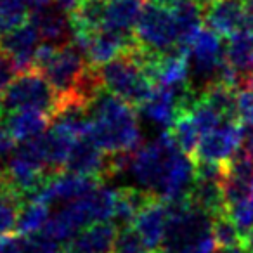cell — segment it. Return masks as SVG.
<instances>
[{
    "mask_svg": "<svg viewBox=\"0 0 253 253\" xmlns=\"http://www.w3.org/2000/svg\"><path fill=\"white\" fill-rule=\"evenodd\" d=\"M130 173L141 189L162 201H182L194 184L196 165L182 153L172 135L163 132L155 141L139 146L132 155Z\"/></svg>",
    "mask_w": 253,
    "mask_h": 253,
    "instance_id": "cell-1",
    "label": "cell"
},
{
    "mask_svg": "<svg viewBox=\"0 0 253 253\" xmlns=\"http://www.w3.org/2000/svg\"><path fill=\"white\" fill-rule=\"evenodd\" d=\"M88 115L92 120V137L104 153L116 155L139 148L141 130L137 115L130 104L102 90L88 106Z\"/></svg>",
    "mask_w": 253,
    "mask_h": 253,
    "instance_id": "cell-2",
    "label": "cell"
},
{
    "mask_svg": "<svg viewBox=\"0 0 253 253\" xmlns=\"http://www.w3.org/2000/svg\"><path fill=\"white\" fill-rule=\"evenodd\" d=\"M211 224L213 217L191 205L187 198L182 201L169 203V222L160 252L182 253L207 241L208 238H213Z\"/></svg>",
    "mask_w": 253,
    "mask_h": 253,
    "instance_id": "cell-3",
    "label": "cell"
},
{
    "mask_svg": "<svg viewBox=\"0 0 253 253\" xmlns=\"http://www.w3.org/2000/svg\"><path fill=\"white\" fill-rule=\"evenodd\" d=\"M99 73L104 90L111 92L113 95L135 108L144 104L155 90V82L135 59L132 50L99 66Z\"/></svg>",
    "mask_w": 253,
    "mask_h": 253,
    "instance_id": "cell-4",
    "label": "cell"
},
{
    "mask_svg": "<svg viewBox=\"0 0 253 253\" xmlns=\"http://www.w3.org/2000/svg\"><path fill=\"white\" fill-rule=\"evenodd\" d=\"M59 95L37 68L19 71L2 94V113L39 111L50 116L57 109Z\"/></svg>",
    "mask_w": 253,
    "mask_h": 253,
    "instance_id": "cell-5",
    "label": "cell"
},
{
    "mask_svg": "<svg viewBox=\"0 0 253 253\" xmlns=\"http://www.w3.org/2000/svg\"><path fill=\"white\" fill-rule=\"evenodd\" d=\"M222 37L208 28H201L200 33L186 47L187 63L191 71V88L198 95L217 82H224L225 73V45Z\"/></svg>",
    "mask_w": 253,
    "mask_h": 253,
    "instance_id": "cell-6",
    "label": "cell"
},
{
    "mask_svg": "<svg viewBox=\"0 0 253 253\" xmlns=\"http://www.w3.org/2000/svg\"><path fill=\"white\" fill-rule=\"evenodd\" d=\"M87 66V57L75 43L64 47H50L43 43L35 63V68L47 78L59 97H66L73 92L75 84Z\"/></svg>",
    "mask_w": 253,
    "mask_h": 253,
    "instance_id": "cell-7",
    "label": "cell"
},
{
    "mask_svg": "<svg viewBox=\"0 0 253 253\" xmlns=\"http://www.w3.org/2000/svg\"><path fill=\"white\" fill-rule=\"evenodd\" d=\"M134 35L142 49L156 54L184 49L172 9L153 2H146Z\"/></svg>",
    "mask_w": 253,
    "mask_h": 253,
    "instance_id": "cell-8",
    "label": "cell"
},
{
    "mask_svg": "<svg viewBox=\"0 0 253 253\" xmlns=\"http://www.w3.org/2000/svg\"><path fill=\"white\" fill-rule=\"evenodd\" d=\"M246 137L245 126L238 122H222L215 130L205 134L200 139V144L196 148L193 160L196 162H207V163H218L224 165L229 160L239 153L243 141Z\"/></svg>",
    "mask_w": 253,
    "mask_h": 253,
    "instance_id": "cell-9",
    "label": "cell"
},
{
    "mask_svg": "<svg viewBox=\"0 0 253 253\" xmlns=\"http://www.w3.org/2000/svg\"><path fill=\"white\" fill-rule=\"evenodd\" d=\"M64 172L94 177L97 180L109 179V155L99 148L92 132L75 141Z\"/></svg>",
    "mask_w": 253,
    "mask_h": 253,
    "instance_id": "cell-10",
    "label": "cell"
},
{
    "mask_svg": "<svg viewBox=\"0 0 253 253\" xmlns=\"http://www.w3.org/2000/svg\"><path fill=\"white\" fill-rule=\"evenodd\" d=\"M203 18L208 30L218 37L231 39L232 35L246 30V0H213L205 7Z\"/></svg>",
    "mask_w": 253,
    "mask_h": 253,
    "instance_id": "cell-11",
    "label": "cell"
},
{
    "mask_svg": "<svg viewBox=\"0 0 253 253\" xmlns=\"http://www.w3.org/2000/svg\"><path fill=\"white\" fill-rule=\"evenodd\" d=\"M101 180L94 177L78 175V173L61 172L57 175L50 177L47 186L43 187L39 201H43L45 205H66L78 198L85 196L90 191H94L97 186H101Z\"/></svg>",
    "mask_w": 253,
    "mask_h": 253,
    "instance_id": "cell-12",
    "label": "cell"
},
{
    "mask_svg": "<svg viewBox=\"0 0 253 253\" xmlns=\"http://www.w3.org/2000/svg\"><path fill=\"white\" fill-rule=\"evenodd\" d=\"M30 21L35 25L40 39L45 45L64 47L73 42V21L71 14L59 5L50 4L49 7L33 12Z\"/></svg>",
    "mask_w": 253,
    "mask_h": 253,
    "instance_id": "cell-13",
    "label": "cell"
},
{
    "mask_svg": "<svg viewBox=\"0 0 253 253\" xmlns=\"http://www.w3.org/2000/svg\"><path fill=\"white\" fill-rule=\"evenodd\" d=\"M43 45L35 25L28 21L21 28L0 37V47L12 57L19 71H26L35 68L37 56L40 47Z\"/></svg>",
    "mask_w": 253,
    "mask_h": 253,
    "instance_id": "cell-14",
    "label": "cell"
},
{
    "mask_svg": "<svg viewBox=\"0 0 253 253\" xmlns=\"http://www.w3.org/2000/svg\"><path fill=\"white\" fill-rule=\"evenodd\" d=\"M118 229L113 222H99L75 234L64 245V253H111Z\"/></svg>",
    "mask_w": 253,
    "mask_h": 253,
    "instance_id": "cell-15",
    "label": "cell"
},
{
    "mask_svg": "<svg viewBox=\"0 0 253 253\" xmlns=\"http://www.w3.org/2000/svg\"><path fill=\"white\" fill-rule=\"evenodd\" d=\"M146 2L148 0H109L106 2L102 28L122 33V35H134Z\"/></svg>",
    "mask_w": 253,
    "mask_h": 253,
    "instance_id": "cell-16",
    "label": "cell"
},
{
    "mask_svg": "<svg viewBox=\"0 0 253 253\" xmlns=\"http://www.w3.org/2000/svg\"><path fill=\"white\" fill-rule=\"evenodd\" d=\"M225 63L236 78V88L253 73V30H243L225 43Z\"/></svg>",
    "mask_w": 253,
    "mask_h": 253,
    "instance_id": "cell-17",
    "label": "cell"
},
{
    "mask_svg": "<svg viewBox=\"0 0 253 253\" xmlns=\"http://www.w3.org/2000/svg\"><path fill=\"white\" fill-rule=\"evenodd\" d=\"M167 222H169V203L162 200H155L149 203L135 218L134 227L139 231L146 245L153 252H160L165 236Z\"/></svg>",
    "mask_w": 253,
    "mask_h": 253,
    "instance_id": "cell-18",
    "label": "cell"
},
{
    "mask_svg": "<svg viewBox=\"0 0 253 253\" xmlns=\"http://www.w3.org/2000/svg\"><path fill=\"white\" fill-rule=\"evenodd\" d=\"M50 122H52L50 116L39 111L2 113V118H0V125L4 126L14 142L28 141V139L43 134L49 128Z\"/></svg>",
    "mask_w": 253,
    "mask_h": 253,
    "instance_id": "cell-19",
    "label": "cell"
},
{
    "mask_svg": "<svg viewBox=\"0 0 253 253\" xmlns=\"http://www.w3.org/2000/svg\"><path fill=\"white\" fill-rule=\"evenodd\" d=\"M158 198L151 196L141 187H122L116 189V205L113 213V224L116 229L130 227L142 210Z\"/></svg>",
    "mask_w": 253,
    "mask_h": 253,
    "instance_id": "cell-20",
    "label": "cell"
},
{
    "mask_svg": "<svg viewBox=\"0 0 253 253\" xmlns=\"http://www.w3.org/2000/svg\"><path fill=\"white\" fill-rule=\"evenodd\" d=\"M175 16L177 26L180 32V40H182V47L186 49L191 43V40L200 33L201 25H203L205 18L201 7L191 0H179L173 7H170Z\"/></svg>",
    "mask_w": 253,
    "mask_h": 253,
    "instance_id": "cell-21",
    "label": "cell"
},
{
    "mask_svg": "<svg viewBox=\"0 0 253 253\" xmlns=\"http://www.w3.org/2000/svg\"><path fill=\"white\" fill-rule=\"evenodd\" d=\"M49 208V205H45L43 201H26V203H23L18 218V227H16V236L28 238V236L39 234L50 218Z\"/></svg>",
    "mask_w": 253,
    "mask_h": 253,
    "instance_id": "cell-22",
    "label": "cell"
},
{
    "mask_svg": "<svg viewBox=\"0 0 253 253\" xmlns=\"http://www.w3.org/2000/svg\"><path fill=\"white\" fill-rule=\"evenodd\" d=\"M21 207L23 200L16 191L7 186H0V238L16 234Z\"/></svg>",
    "mask_w": 253,
    "mask_h": 253,
    "instance_id": "cell-23",
    "label": "cell"
},
{
    "mask_svg": "<svg viewBox=\"0 0 253 253\" xmlns=\"http://www.w3.org/2000/svg\"><path fill=\"white\" fill-rule=\"evenodd\" d=\"M169 134L172 135V139L175 141V144L179 146V149L186 155H189L191 158L196 153V148L200 144V132H198L196 125H194L193 118H191L189 111H180L179 116L175 118V122L172 123V126L169 128Z\"/></svg>",
    "mask_w": 253,
    "mask_h": 253,
    "instance_id": "cell-24",
    "label": "cell"
},
{
    "mask_svg": "<svg viewBox=\"0 0 253 253\" xmlns=\"http://www.w3.org/2000/svg\"><path fill=\"white\" fill-rule=\"evenodd\" d=\"M211 234L220 248H243V234L239 232L234 220L229 217L227 210L213 217Z\"/></svg>",
    "mask_w": 253,
    "mask_h": 253,
    "instance_id": "cell-25",
    "label": "cell"
},
{
    "mask_svg": "<svg viewBox=\"0 0 253 253\" xmlns=\"http://www.w3.org/2000/svg\"><path fill=\"white\" fill-rule=\"evenodd\" d=\"M28 12L23 0H0V37L26 25L30 21Z\"/></svg>",
    "mask_w": 253,
    "mask_h": 253,
    "instance_id": "cell-26",
    "label": "cell"
},
{
    "mask_svg": "<svg viewBox=\"0 0 253 253\" xmlns=\"http://www.w3.org/2000/svg\"><path fill=\"white\" fill-rule=\"evenodd\" d=\"M189 115H191V118H193L194 125H196L201 137H203L205 134H208V132L215 130V128L224 122L215 109H211L207 102L201 101V97H198L196 102L191 106Z\"/></svg>",
    "mask_w": 253,
    "mask_h": 253,
    "instance_id": "cell-27",
    "label": "cell"
},
{
    "mask_svg": "<svg viewBox=\"0 0 253 253\" xmlns=\"http://www.w3.org/2000/svg\"><path fill=\"white\" fill-rule=\"evenodd\" d=\"M115 253H155L146 241L142 239V236L139 234V231L130 225V227L118 229L115 241Z\"/></svg>",
    "mask_w": 253,
    "mask_h": 253,
    "instance_id": "cell-28",
    "label": "cell"
},
{
    "mask_svg": "<svg viewBox=\"0 0 253 253\" xmlns=\"http://www.w3.org/2000/svg\"><path fill=\"white\" fill-rule=\"evenodd\" d=\"M236 113H238V122L243 126L250 128L253 126V85L243 84L236 88Z\"/></svg>",
    "mask_w": 253,
    "mask_h": 253,
    "instance_id": "cell-29",
    "label": "cell"
},
{
    "mask_svg": "<svg viewBox=\"0 0 253 253\" xmlns=\"http://www.w3.org/2000/svg\"><path fill=\"white\" fill-rule=\"evenodd\" d=\"M227 211L229 217L234 220L239 232L243 234V239H245V236L253 231V198L250 196L248 200L241 201V203L227 207Z\"/></svg>",
    "mask_w": 253,
    "mask_h": 253,
    "instance_id": "cell-30",
    "label": "cell"
},
{
    "mask_svg": "<svg viewBox=\"0 0 253 253\" xmlns=\"http://www.w3.org/2000/svg\"><path fill=\"white\" fill-rule=\"evenodd\" d=\"M23 245L25 253H59V245L42 232L23 238Z\"/></svg>",
    "mask_w": 253,
    "mask_h": 253,
    "instance_id": "cell-31",
    "label": "cell"
},
{
    "mask_svg": "<svg viewBox=\"0 0 253 253\" xmlns=\"http://www.w3.org/2000/svg\"><path fill=\"white\" fill-rule=\"evenodd\" d=\"M18 73L19 70L12 57L0 47V92H4L9 87V84L14 80Z\"/></svg>",
    "mask_w": 253,
    "mask_h": 253,
    "instance_id": "cell-32",
    "label": "cell"
},
{
    "mask_svg": "<svg viewBox=\"0 0 253 253\" xmlns=\"http://www.w3.org/2000/svg\"><path fill=\"white\" fill-rule=\"evenodd\" d=\"M14 148H16V144H14V141H12V137L5 132L4 126L0 125V163L7 162L9 156L14 151Z\"/></svg>",
    "mask_w": 253,
    "mask_h": 253,
    "instance_id": "cell-33",
    "label": "cell"
},
{
    "mask_svg": "<svg viewBox=\"0 0 253 253\" xmlns=\"http://www.w3.org/2000/svg\"><path fill=\"white\" fill-rule=\"evenodd\" d=\"M25 5L28 7V11H33V12H39L42 9L49 7L50 4H54V0H23Z\"/></svg>",
    "mask_w": 253,
    "mask_h": 253,
    "instance_id": "cell-34",
    "label": "cell"
},
{
    "mask_svg": "<svg viewBox=\"0 0 253 253\" xmlns=\"http://www.w3.org/2000/svg\"><path fill=\"white\" fill-rule=\"evenodd\" d=\"M245 139H246L245 141V151L253 158V126L246 128V137Z\"/></svg>",
    "mask_w": 253,
    "mask_h": 253,
    "instance_id": "cell-35",
    "label": "cell"
},
{
    "mask_svg": "<svg viewBox=\"0 0 253 253\" xmlns=\"http://www.w3.org/2000/svg\"><path fill=\"white\" fill-rule=\"evenodd\" d=\"M191 2H194V4H198L200 7H207V5H210L213 0H191Z\"/></svg>",
    "mask_w": 253,
    "mask_h": 253,
    "instance_id": "cell-36",
    "label": "cell"
},
{
    "mask_svg": "<svg viewBox=\"0 0 253 253\" xmlns=\"http://www.w3.org/2000/svg\"><path fill=\"white\" fill-rule=\"evenodd\" d=\"M2 179H4V169H2V163H0V186H2Z\"/></svg>",
    "mask_w": 253,
    "mask_h": 253,
    "instance_id": "cell-37",
    "label": "cell"
},
{
    "mask_svg": "<svg viewBox=\"0 0 253 253\" xmlns=\"http://www.w3.org/2000/svg\"><path fill=\"white\" fill-rule=\"evenodd\" d=\"M245 84H252V85H253V73L250 75L248 78H246V82H245ZM241 85H243V84H241ZM241 85H239V87H241Z\"/></svg>",
    "mask_w": 253,
    "mask_h": 253,
    "instance_id": "cell-38",
    "label": "cell"
},
{
    "mask_svg": "<svg viewBox=\"0 0 253 253\" xmlns=\"http://www.w3.org/2000/svg\"><path fill=\"white\" fill-rule=\"evenodd\" d=\"M0 118H2V97H0Z\"/></svg>",
    "mask_w": 253,
    "mask_h": 253,
    "instance_id": "cell-39",
    "label": "cell"
},
{
    "mask_svg": "<svg viewBox=\"0 0 253 253\" xmlns=\"http://www.w3.org/2000/svg\"><path fill=\"white\" fill-rule=\"evenodd\" d=\"M252 198H253V184H252Z\"/></svg>",
    "mask_w": 253,
    "mask_h": 253,
    "instance_id": "cell-40",
    "label": "cell"
},
{
    "mask_svg": "<svg viewBox=\"0 0 253 253\" xmlns=\"http://www.w3.org/2000/svg\"><path fill=\"white\" fill-rule=\"evenodd\" d=\"M102 2H109V0H102Z\"/></svg>",
    "mask_w": 253,
    "mask_h": 253,
    "instance_id": "cell-41",
    "label": "cell"
},
{
    "mask_svg": "<svg viewBox=\"0 0 253 253\" xmlns=\"http://www.w3.org/2000/svg\"><path fill=\"white\" fill-rule=\"evenodd\" d=\"M155 253H162V252H155Z\"/></svg>",
    "mask_w": 253,
    "mask_h": 253,
    "instance_id": "cell-42",
    "label": "cell"
}]
</instances>
